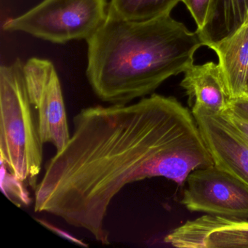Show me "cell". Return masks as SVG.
Listing matches in <instances>:
<instances>
[{"label":"cell","instance_id":"52a82bcc","mask_svg":"<svg viewBox=\"0 0 248 248\" xmlns=\"http://www.w3.org/2000/svg\"><path fill=\"white\" fill-rule=\"evenodd\" d=\"M202 138L217 169L248 187V144L223 113L193 106Z\"/></svg>","mask_w":248,"mask_h":248},{"label":"cell","instance_id":"8fae6325","mask_svg":"<svg viewBox=\"0 0 248 248\" xmlns=\"http://www.w3.org/2000/svg\"><path fill=\"white\" fill-rule=\"evenodd\" d=\"M248 24V0H211L205 24L197 32L203 46L211 47Z\"/></svg>","mask_w":248,"mask_h":248},{"label":"cell","instance_id":"5b68a950","mask_svg":"<svg viewBox=\"0 0 248 248\" xmlns=\"http://www.w3.org/2000/svg\"><path fill=\"white\" fill-rule=\"evenodd\" d=\"M31 104L37 110L39 134L43 144L51 143L61 152L71 138L60 79L47 59L31 58L24 64Z\"/></svg>","mask_w":248,"mask_h":248},{"label":"cell","instance_id":"7a4b0ae2","mask_svg":"<svg viewBox=\"0 0 248 248\" xmlns=\"http://www.w3.org/2000/svg\"><path fill=\"white\" fill-rule=\"evenodd\" d=\"M86 76L101 101L126 104L152 95L170 78L194 64L203 46L170 16L145 21H126L108 15L87 40Z\"/></svg>","mask_w":248,"mask_h":248},{"label":"cell","instance_id":"2e32d148","mask_svg":"<svg viewBox=\"0 0 248 248\" xmlns=\"http://www.w3.org/2000/svg\"><path fill=\"white\" fill-rule=\"evenodd\" d=\"M229 108L239 117L248 120V96L242 95L231 100Z\"/></svg>","mask_w":248,"mask_h":248},{"label":"cell","instance_id":"30bf717a","mask_svg":"<svg viewBox=\"0 0 248 248\" xmlns=\"http://www.w3.org/2000/svg\"><path fill=\"white\" fill-rule=\"evenodd\" d=\"M210 49L218 57L231 100L245 95L248 82V24Z\"/></svg>","mask_w":248,"mask_h":248},{"label":"cell","instance_id":"7c38bea8","mask_svg":"<svg viewBox=\"0 0 248 248\" xmlns=\"http://www.w3.org/2000/svg\"><path fill=\"white\" fill-rule=\"evenodd\" d=\"M181 0H110L108 15L126 21H145L170 15Z\"/></svg>","mask_w":248,"mask_h":248},{"label":"cell","instance_id":"6da1fadb","mask_svg":"<svg viewBox=\"0 0 248 248\" xmlns=\"http://www.w3.org/2000/svg\"><path fill=\"white\" fill-rule=\"evenodd\" d=\"M213 165L192 112L173 97L153 93L87 107L74 117L67 144L46 165L34 211L109 245L106 217L126 186L155 177L182 186L191 172Z\"/></svg>","mask_w":248,"mask_h":248},{"label":"cell","instance_id":"9a60e30c","mask_svg":"<svg viewBox=\"0 0 248 248\" xmlns=\"http://www.w3.org/2000/svg\"><path fill=\"white\" fill-rule=\"evenodd\" d=\"M227 120L232 123V125L236 128L238 133L242 136V139L248 144V120L239 117L232 110L228 108L223 113Z\"/></svg>","mask_w":248,"mask_h":248},{"label":"cell","instance_id":"4fadbf2b","mask_svg":"<svg viewBox=\"0 0 248 248\" xmlns=\"http://www.w3.org/2000/svg\"><path fill=\"white\" fill-rule=\"evenodd\" d=\"M2 164V191L7 197H14L19 202L24 204H29L31 202V199L29 197L27 189L24 187V181L17 178L14 173L9 170L8 167L1 162Z\"/></svg>","mask_w":248,"mask_h":248},{"label":"cell","instance_id":"277c9868","mask_svg":"<svg viewBox=\"0 0 248 248\" xmlns=\"http://www.w3.org/2000/svg\"><path fill=\"white\" fill-rule=\"evenodd\" d=\"M108 10L107 0H43L22 15L7 20L3 30L55 44L87 41L105 22Z\"/></svg>","mask_w":248,"mask_h":248},{"label":"cell","instance_id":"ba28073f","mask_svg":"<svg viewBox=\"0 0 248 248\" xmlns=\"http://www.w3.org/2000/svg\"><path fill=\"white\" fill-rule=\"evenodd\" d=\"M164 242L179 248H248V219L205 214L173 229Z\"/></svg>","mask_w":248,"mask_h":248},{"label":"cell","instance_id":"5bb4252c","mask_svg":"<svg viewBox=\"0 0 248 248\" xmlns=\"http://www.w3.org/2000/svg\"><path fill=\"white\" fill-rule=\"evenodd\" d=\"M191 13L197 25V30H201L205 24L211 0H181Z\"/></svg>","mask_w":248,"mask_h":248},{"label":"cell","instance_id":"8992f818","mask_svg":"<svg viewBox=\"0 0 248 248\" xmlns=\"http://www.w3.org/2000/svg\"><path fill=\"white\" fill-rule=\"evenodd\" d=\"M185 184L181 202L189 211L248 219V187L214 165L193 171Z\"/></svg>","mask_w":248,"mask_h":248},{"label":"cell","instance_id":"ac0fdd59","mask_svg":"<svg viewBox=\"0 0 248 248\" xmlns=\"http://www.w3.org/2000/svg\"><path fill=\"white\" fill-rule=\"evenodd\" d=\"M245 95H248V85H247L246 93H245Z\"/></svg>","mask_w":248,"mask_h":248},{"label":"cell","instance_id":"9c48e42d","mask_svg":"<svg viewBox=\"0 0 248 248\" xmlns=\"http://www.w3.org/2000/svg\"><path fill=\"white\" fill-rule=\"evenodd\" d=\"M181 86L194 105L221 114L229 108L231 98L219 63L192 64L184 72Z\"/></svg>","mask_w":248,"mask_h":248},{"label":"cell","instance_id":"3957f363","mask_svg":"<svg viewBox=\"0 0 248 248\" xmlns=\"http://www.w3.org/2000/svg\"><path fill=\"white\" fill-rule=\"evenodd\" d=\"M24 64L17 59L0 67V156L12 173L35 189L43 164V143Z\"/></svg>","mask_w":248,"mask_h":248},{"label":"cell","instance_id":"e0dca14e","mask_svg":"<svg viewBox=\"0 0 248 248\" xmlns=\"http://www.w3.org/2000/svg\"><path fill=\"white\" fill-rule=\"evenodd\" d=\"M40 223L43 225V226H46L47 229H50V230L54 232L55 233H57V234L60 235L62 237L66 238V239H69L71 242H75V243L78 244V245H82V246L88 247V245L84 243L82 241L79 240V239H77V238L74 237L72 235L69 234V233H66V232H63L62 229H59V228L55 227L53 225L50 224V223H47V221H45V220H38Z\"/></svg>","mask_w":248,"mask_h":248}]
</instances>
